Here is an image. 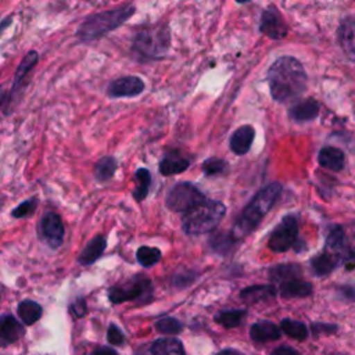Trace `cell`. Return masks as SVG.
Listing matches in <instances>:
<instances>
[{"instance_id": "obj_33", "label": "cell", "mask_w": 355, "mask_h": 355, "mask_svg": "<svg viewBox=\"0 0 355 355\" xmlns=\"http://www.w3.org/2000/svg\"><path fill=\"white\" fill-rule=\"evenodd\" d=\"M155 329L164 334H178L183 329V323L172 316L161 318L155 322Z\"/></svg>"}, {"instance_id": "obj_31", "label": "cell", "mask_w": 355, "mask_h": 355, "mask_svg": "<svg viewBox=\"0 0 355 355\" xmlns=\"http://www.w3.org/2000/svg\"><path fill=\"white\" fill-rule=\"evenodd\" d=\"M161 257H162V254L157 247L141 245L136 251V259L144 268H150V266L158 263L161 261Z\"/></svg>"}, {"instance_id": "obj_11", "label": "cell", "mask_w": 355, "mask_h": 355, "mask_svg": "<svg viewBox=\"0 0 355 355\" xmlns=\"http://www.w3.org/2000/svg\"><path fill=\"white\" fill-rule=\"evenodd\" d=\"M144 90V82L139 76H122L112 80L108 85V96L112 98L119 97H136Z\"/></svg>"}, {"instance_id": "obj_22", "label": "cell", "mask_w": 355, "mask_h": 355, "mask_svg": "<svg viewBox=\"0 0 355 355\" xmlns=\"http://www.w3.org/2000/svg\"><path fill=\"white\" fill-rule=\"evenodd\" d=\"M276 295V287L273 284H261V286H250L240 291V298L250 302L257 304L259 301H265L273 298Z\"/></svg>"}, {"instance_id": "obj_36", "label": "cell", "mask_w": 355, "mask_h": 355, "mask_svg": "<svg viewBox=\"0 0 355 355\" xmlns=\"http://www.w3.org/2000/svg\"><path fill=\"white\" fill-rule=\"evenodd\" d=\"M107 341H108L110 345H115V347L123 345V343H125V336H123L122 330H121L116 324H114V323H111V324L108 326V330H107Z\"/></svg>"}, {"instance_id": "obj_10", "label": "cell", "mask_w": 355, "mask_h": 355, "mask_svg": "<svg viewBox=\"0 0 355 355\" xmlns=\"http://www.w3.org/2000/svg\"><path fill=\"white\" fill-rule=\"evenodd\" d=\"M39 232H40L42 240L53 250L58 248L64 243L65 227L61 216L55 212L49 211L42 216Z\"/></svg>"}, {"instance_id": "obj_39", "label": "cell", "mask_w": 355, "mask_h": 355, "mask_svg": "<svg viewBox=\"0 0 355 355\" xmlns=\"http://www.w3.org/2000/svg\"><path fill=\"white\" fill-rule=\"evenodd\" d=\"M340 293H341L347 300L355 301V287H352V286H343V287H340Z\"/></svg>"}, {"instance_id": "obj_30", "label": "cell", "mask_w": 355, "mask_h": 355, "mask_svg": "<svg viewBox=\"0 0 355 355\" xmlns=\"http://www.w3.org/2000/svg\"><path fill=\"white\" fill-rule=\"evenodd\" d=\"M280 329L284 334H287L288 337L302 341L308 337V327L305 326V323L300 322V320H294V319H283L280 322Z\"/></svg>"}, {"instance_id": "obj_13", "label": "cell", "mask_w": 355, "mask_h": 355, "mask_svg": "<svg viewBox=\"0 0 355 355\" xmlns=\"http://www.w3.org/2000/svg\"><path fill=\"white\" fill-rule=\"evenodd\" d=\"M25 333V327L10 313L0 315V345H10L18 341Z\"/></svg>"}, {"instance_id": "obj_34", "label": "cell", "mask_w": 355, "mask_h": 355, "mask_svg": "<svg viewBox=\"0 0 355 355\" xmlns=\"http://www.w3.org/2000/svg\"><path fill=\"white\" fill-rule=\"evenodd\" d=\"M226 162L220 158H208L202 162V172L207 175V176H212V175H218V173H222L225 169H226Z\"/></svg>"}, {"instance_id": "obj_26", "label": "cell", "mask_w": 355, "mask_h": 355, "mask_svg": "<svg viewBox=\"0 0 355 355\" xmlns=\"http://www.w3.org/2000/svg\"><path fill=\"white\" fill-rule=\"evenodd\" d=\"M17 313L24 324L29 326L37 322L43 315V308L40 304L32 301V300H24L17 306Z\"/></svg>"}, {"instance_id": "obj_40", "label": "cell", "mask_w": 355, "mask_h": 355, "mask_svg": "<svg viewBox=\"0 0 355 355\" xmlns=\"http://www.w3.org/2000/svg\"><path fill=\"white\" fill-rule=\"evenodd\" d=\"M272 352H273V354H291V355L298 354V351L294 349V348H291V347H279V348L273 349Z\"/></svg>"}, {"instance_id": "obj_19", "label": "cell", "mask_w": 355, "mask_h": 355, "mask_svg": "<svg viewBox=\"0 0 355 355\" xmlns=\"http://www.w3.org/2000/svg\"><path fill=\"white\" fill-rule=\"evenodd\" d=\"M318 162L320 166H323L329 171L338 172L345 165V155L340 148L333 147V146H326L319 151Z\"/></svg>"}, {"instance_id": "obj_5", "label": "cell", "mask_w": 355, "mask_h": 355, "mask_svg": "<svg viewBox=\"0 0 355 355\" xmlns=\"http://www.w3.org/2000/svg\"><path fill=\"white\" fill-rule=\"evenodd\" d=\"M324 250L334 255L340 263L355 258V223L331 225L329 227Z\"/></svg>"}, {"instance_id": "obj_27", "label": "cell", "mask_w": 355, "mask_h": 355, "mask_svg": "<svg viewBox=\"0 0 355 355\" xmlns=\"http://www.w3.org/2000/svg\"><path fill=\"white\" fill-rule=\"evenodd\" d=\"M247 312L244 309H223L215 315V322L226 329H233L241 324Z\"/></svg>"}, {"instance_id": "obj_1", "label": "cell", "mask_w": 355, "mask_h": 355, "mask_svg": "<svg viewBox=\"0 0 355 355\" xmlns=\"http://www.w3.org/2000/svg\"><path fill=\"white\" fill-rule=\"evenodd\" d=\"M270 96L277 103H286L301 96L306 89V73L302 64L290 55L277 58L268 71Z\"/></svg>"}, {"instance_id": "obj_16", "label": "cell", "mask_w": 355, "mask_h": 355, "mask_svg": "<svg viewBox=\"0 0 355 355\" xmlns=\"http://www.w3.org/2000/svg\"><path fill=\"white\" fill-rule=\"evenodd\" d=\"M319 108H320V104L315 98L309 97L295 103L290 108L288 115L295 122H309L319 115Z\"/></svg>"}, {"instance_id": "obj_8", "label": "cell", "mask_w": 355, "mask_h": 355, "mask_svg": "<svg viewBox=\"0 0 355 355\" xmlns=\"http://www.w3.org/2000/svg\"><path fill=\"white\" fill-rule=\"evenodd\" d=\"M204 200L205 196L193 183L180 182L168 191L165 204L171 211L186 212Z\"/></svg>"}, {"instance_id": "obj_24", "label": "cell", "mask_w": 355, "mask_h": 355, "mask_svg": "<svg viewBox=\"0 0 355 355\" xmlns=\"http://www.w3.org/2000/svg\"><path fill=\"white\" fill-rule=\"evenodd\" d=\"M150 352L154 354V355H172V354L183 355L186 351H184V347H183V344L179 338L164 337V338L155 340L151 344Z\"/></svg>"}, {"instance_id": "obj_4", "label": "cell", "mask_w": 355, "mask_h": 355, "mask_svg": "<svg viewBox=\"0 0 355 355\" xmlns=\"http://www.w3.org/2000/svg\"><path fill=\"white\" fill-rule=\"evenodd\" d=\"M133 12H135L133 7H122V8L96 14V15L87 18L80 25L76 35L83 42L98 39V37L104 36L105 33H108L110 31L118 28L126 19H129Z\"/></svg>"}, {"instance_id": "obj_29", "label": "cell", "mask_w": 355, "mask_h": 355, "mask_svg": "<svg viewBox=\"0 0 355 355\" xmlns=\"http://www.w3.org/2000/svg\"><path fill=\"white\" fill-rule=\"evenodd\" d=\"M135 180H136V187L133 190V197L136 201H143L147 197L150 184H151L150 171L146 168H139L135 172Z\"/></svg>"}, {"instance_id": "obj_3", "label": "cell", "mask_w": 355, "mask_h": 355, "mask_svg": "<svg viewBox=\"0 0 355 355\" xmlns=\"http://www.w3.org/2000/svg\"><path fill=\"white\" fill-rule=\"evenodd\" d=\"M182 227L186 234L197 236L212 232L226 214L225 204L205 198L202 202L183 212Z\"/></svg>"}, {"instance_id": "obj_7", "label": "cell", "mask_w": 355, "mask_h": 355, "mask_svg": "<svg viewBox=\"0 0 355 355\" xmlns=\"http://www.w3.org/2000/svg\"><path fill=\"white\" fill-rule=\"evenodd\" d=\"M153 297L151 280L146 276L137 275L121 284L112 286L108 290V300L112 304H122L128 301H139L140 304L148 302Z\"/></svg>"}, {"instance_id": "obj_32", "label": "cell", "mask_w": 355, "mask_h": 355, "mask_svg": "<svg viewBox=\"0 0 355 355\" xmlns=\"http://www.w3.org/2000/svg\"><path fill=\"white\" fill-rule=\"evenodd\" d=\"M37 58H39V57H37V53L33 51V50L29 51V53L24 57V60L21 61V64H19L17 72H15V79H14V86H12L14 90L18 89L19 83L25 79V76H26V75L32 71V68L36 65Z\"/></svg>"}, {"instance_id": "obj_9", "label": "cell", "mask_w": 355, "mask_h": 355, "mask_svg": "<svg viewBox=\"0 0 355 355\" xmlns=\"http://www.w3.org/2000/svg\"><path fill=\"white\" fill-rule=\"evenodd\" d=\"M298 240V222L294 215H286L272 230L268 239V247L273 252H284L294 247Z\"/></svg>"}, {"instance_id": "obj_17", "label": "cell", "mask_w": 355, "mask_h": 355, "mask_svg": "<svg viewBox=\"0 0 355 355\" xmlns=\"http://www.w3.org/2000/svg\"><path fill=\"white\" fill-rule=\"evenodd\" d=\"M250 337L255 343L275 341L282 337V330L269 320H259L251 324Z\"/></svg>"}, {"instance_id": "obj_38", "label": "cell", "mask_w": 355, "mask_h": 355, "mask_svg": "<svg viewBox=\"0 0 355 355\" xmlns=\"http://www.w3.org/2000/svg\"><path fill=\"white\" fill-rule=\"evenodd\" d=\"M186 279H189V280H191V282H193V280L196 279V273L189 272L187 275H186V273H183V275H180V276H176V277H175V284H176V286H179V287H186V286H189V284L184 282Z\"/></svg>"}, {"instance_id": "obj_18", "label": "cell", "mask_w": 355, "mask_h": 355, "mask_svg": "<svg viewBox=\"0 0 355 355\" xmlns=\"http://www.w3.org/2000/svg\"><path fill=\"white\" fill-rule=\"evenodd\" d=\"M107 247V240L103 234H97L94 236L82 250L80 255L78 257V262L83 266H89L92 263H94L105 251Z\"/></svg>"}, {"instance_id": "obj_14", "label": "cell", "mask_w": 355, "mask_h": 355, "mask_svg": "<svg viewBox=\"0 0 355 355\" xmlns=\"http://www.w3.org/2000/svg\"><path fill=\"white\" fill-rule=\"evenodd\" d=\"M279 284V294L283 298H305L312 294V284L308 280H304L302 276L293 277L284 282L277 283Z\"/></svg>"}, {"instance_id": "obj_15", "label": "cell", "mask_w": 355, "mask_h": 355, "mask_svg": "<svg viewBox=\"0 0 355 355\" xmlns=\"http://www.w3.org/2000/svg\"><path fill=\"white\" fill-rule=\"evenodd\" d=\"M254 136H255V130L251 125H243V126L237 128L232 133L230 140H229L230 150L237 155L247 154L254 141Z\"/></svg>"}, {"instance_id": "obj_21", "label": "cell", "mask_w": 355, "mask_h": 355, "mask_svg": "<svg viewBox=\"0 0 355 355\" xmlns=\"http://www.w3.org/2000/svg\"><path fill=\"white\" fill-rule=\"evenodd\" d=\"M338 265H340L338 259L326 250H323L319 255L311 259V270L313 275L319 277L330 275Z\"/></svg>"}, {"instance_id": "obj_20", "label": "cell", "mask_w": 355, "mask_h": 355, "mask_svg": "<svg viewBox=\"0 0 355 355\" xmlns=\"http://www.w3.org/2000/svg\"><path fill=\"white\" fill-rule=\"evenodd\" d=\"M338 43L345 55L355 61V19H347L338 29Z\"/></svg>"}, {"instance_id": "obj_28", "label": "cell", "mask_w": 355, "mask_h": 355, "mask_svg": "<svg viewBox=\"0 0 355 355\" xmlns=\"http://www.w3.org/2000/svg\"><path fill=\"white\" fill-rule=\"evenodd\" d=\"M116 159L112 155H105L100 158L94 166V176L98 182L110 180L116 171Z\"/></svg>"}, {"instance_id": "obj_23", "label": "cell", "mask_w": 355, "mask_h": 355, "mask_svg": "<svg viewBox=\"0 0 355 355\" xmlns=\"http://www.w3.org/2000/svg\"><path fill=\"white\" fill-rule=\"evenodd\" d=\"M190 165V161L176 153L165 155L159 162V173L164 176L176 175L184 172Z\"/></svg>"}, {"instance_id": "obj_12", "label": "cell", "mask_w": 355, "mask_h": 355, "mask_svg": "<svg viewBox=\"0 0 355 355\" xmlns=\"http://www.w3.org/2000/svg\"><path fill=\"white\" fill-rule=\"evenodd\" d=\"M259 31L265 36L277 40V39H283L287 35V25L282 14L275 7H269L262 14Z\"/></svg>"}, {"instance_id": "obj_37", "label": "cell", "mask_w": 355, "mask_h": 355, "mask_svg": "<svg viewBox=\"0 0 355 355\" xmlns=\"http://www.w3.org/2000/svg\"><path fill=\"white\" fill-rule=\"evenodd\" d=\"M71 311L78 316L82 318L86 315V301L83 298H76V301L71 305Z\"/></svg>"}, {"instance_id": "obj_41", "label": "cell", "mask_w": 355, "mask_h": 355, "mask_svg": "<svg viewBox=\"0 0 355 355\" xmlns=\"http://www.w3.org/2000/svg\"><path fill=\"white\" fill-rule=\"evenodd\" d=\"M93 354H110V355L112 354V355H115L116 349H114L111 347H98V348L93 349Z\"/></svg>"}, {"instance_id": "obj_42", "label": "cell", "mask_w": 355, "mask_h": 355, "mask_svg": "<svg viewBox=\"0 0 355 355\" xmlns=\"http://www.w3.org/2000/svg\"><path fill=\"white\" fill-rule=\"evenodd\" d=\"M6 98H7V93L0 87V107L6 103Z\"/></svg>"}, {"instance_id": "obj_25", "label": "cell", "mask_w": 355, "mask_h": 355, "mask_svg": "<svg viewBox=\"0 0 355 355\" xmlns=\"http://www.w3.org/2000/svg\"><path fill=\"white\" fill-rule=\"evenodd\" d=\"M268 275H269L270 282L277 284L280 282L302 276V269L297 263H280V265L272 266L268 270Z\"/></svg>"}, {"instance_id": "obj_2", "label": "cell", "mask_w": 355, "mask_h": 355, "mask_svg": "<svg viewBox=\"0 0 355 355\" xmlns=\"http://www.w3.org/2000/svg\"><path fill=\"white\" fill-rule=\"evenodd\" d=\"M283 187L280 183L273 182L265 186L262 190H259L250 204L244 208L239 219L232 227L230 239L236 243L243 240L247 234H250L262 220V218L269 212V209L273 207L276 200L279 198Z\"/></svg>"}, {"instance_id": "obj_35", "label": "cell", "mask_w": 355, "mask_h": 355, "mask_svg": "<svg viewBox=\"0 0 355 355\" xmlns=\"http://www.w3.org/2000/svg\"><path fill=\"white\" fill-rule=\"evenodd\" d=\"M37 207V198L36 197H31L26 201L21 202L18 207H15L11 212V215L14 218H25L29 216Z\"/></svg>"}, {"instance_id": "obj_6", "label": "cell", "mask_w": 355, "mask_h": 355, "mask_svg": "<svg viewBox=\"0 0 355 355\" xmlns=\"http://www.w3.org/2000/svg\"><path fill=\"white\" fill-rule=\"evenodd\" d=\"M171 44V35L166 26H150L141 29L133 42L135 50L147 58H158L164 55Z\"/></svg>"}, {"instance_id": "obj_43", "label": "cell", "mask_w": 355, "mask_h": 355, "mask_svg": "<svg viewBox=\"0 0 355 355\" xmlns=\"http://www.w3.org/2000/svg\"><path fill=\"white\" fill-rule=\"evenodd\" d=\"M236 1H239V3H247V1H250V0H236Z\"/></svg>"}]
</instances>
